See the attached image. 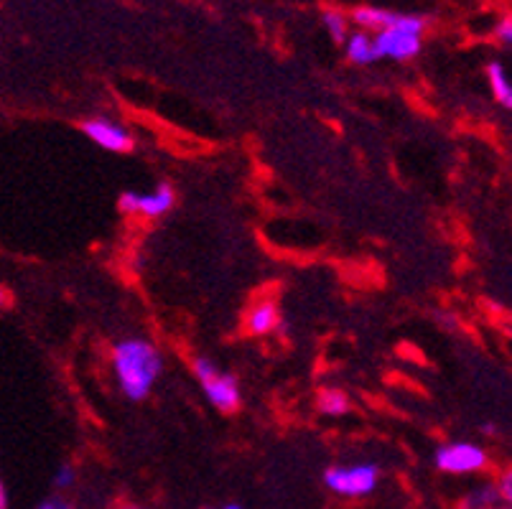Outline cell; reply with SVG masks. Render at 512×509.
Here are the masks:
<instances>
[{"mask_svg":"<svg viewBox=\"0 0 512 509\" xmlns=\"http://www.w3.org/2000/svg\"><path fill=\"white\" fill-rule=\"evenodd\" d=\"M113 367L125 395L130 400H143L164 370V359L153 344L125 339L113 349Z\"/></svg>","mask_w":512,"mask_h":509,"instance_id":"obj_1","label":"cell"},{"mask_svg":"<svg viewBox=\"0 0 512 509\" xmlns=\"http://www.w3.org/2000/svg\"><path fill=\"white\" fill-rule=\"evenodd\" d=\"M423 28H426L423 18L398 13L395 21L372 39L375 54L388 56V59H411V56H416L421 51Z\"/></svg>","mask_w":512,"mask_h":509,"instance_id":"obj_2","label":"cell"},{"mask_svg":"<svg viewBox=\"0 0 512 509\" xmlns=\"http://www.w3.org/2000/svg\"><path fill=\"white\" fill-rule=\"evenodd\" d=\"M194 375L199 377L204 395L214 408L222 413H235L240 408V385L235 377L217 370L207 357L194 359Z\"/></svg>","mask_w":512,"mask_h":509,"instance_id":"obj_3","label":"cell"},{"mask_svg":"<svg viewBox=\"0 0 512 509\" xmlns=\"http://www.w3.org/2000/svg\"><path fill=\"white\" fill-rule=\"evenodd\" d=\"M377 471L375 464H357V466H334L327 471L324 482L339 497L360 499L375 492L377 487Z\"/></svg>","mask_w":512,"mask_h":509,"instance_id":"obj_4","label":"cell"},{"mask_svg":"<svg viewBox=\"0 0 512 509\" xmlns=\"http://www.w3.org/2000/svg\"><path fill=\"white\" fill-rule=\"evenodd\" d=\"M487 454L474 443H446L436 451V466L446 474H474L484 469Z\"/></svg>","mask_w":512,"mask_h":509,"instance_id":"obj_5","label":"cell"},{"mask_svg":"<svg viewBox=\"0 0 512 509\" xmlns=\"http://www.w3.org/2000/svg\"><path fill=\"white\" fill-rule=\"evenodd\" d=\"M174 189L169 184H158L148 194L138 191H125L120 196V212L123 214H143V217H161L174 207Z\"/></svg>","mask_w":512,"mask_h":509,"instance_id":"obj_6","label":"cell"},{"mask_svg":"<svg viewBox=\"0 0 512 509\" xmlns=\"http://www.w3.org/2000/svg\"><path fill=\"white\" fill-rule=\"evenodd\" d=\"M82 130H85V135L92 140V143H97V146L105 148V151L128 153L136 148L133 135H130L125 128H120V125L110 123V120H100V118L87 120V123L82 125Z\"/></svg>","mask_w":512,"mask_h":509,"instance_id":"obj_7","label":"cell"},{"mask_svg":"<svg viewBox=\"0 0 512 509\" xmlns=\"http://www.w3.org/2000/svg\"><path fill=\"white\" fill-rule=\"evenodd\" d=\"M281 324V311H278V303L265 298V301H258L248 311V319H245V326H248L250 334H271L276 326Z\"/></svg>","mask_w":512,"mask_h":509,"instance_id":"obj_8","label":"cell"},{"mask_svg":"<svg viewBox=\"0 0 512 509\" xmlns=\"http://www.w3.org/2000/svg\"><path fill=\"white\" fill-rule=\"evenodd\" d=\"M487 77H490L492 95H495V100L500 102L502 107H507V110H510L512 87H510V79H507V74H505V67H502L500 62H492L490 67H487Z\"/></svg>","mask_w":512,"mask_h":509,"instance_id":"obj_9","label":"cell"},{"mask_svg":"<svg viewBox=\"0 0 512 509\" xmlns=\"http://www.w3.org/2000/svg\"><path fill=\"white\" fill-rule=\"evenodd\" d=\"M347 54H349V59H352V62H357V64H372L377 59V54H375V44H372V39L367 34H352V36H347Z\"/></svg>","mask_w":512,"mask_h":509,"instance_id":"obj_10","label":"cell"},{"mask_svg":"<svg viewBox=\"0 0 512 509\" xmlns=\"http://www.w3.org/2000/svg\"><path fill=\"white\" fill-rule=\"evenodd\" d=\"M398 13L383 11V8H357L355 11V23H360L367 31H383L390 23L395 21Z\"/></svg>","mask_w":512,"mask_h":509,"instance_id":"obj_11","label":"cell"},{"mask_svg":"<svg viewBox=\"0 0 512 509\" xmlns=\"http://www.w3.org/2000/svg\"><path fill=\"white\" fill-rule=\"evenodd\" d=\"M500 507H510V504L500 497L497 487H479L464 499V509H500Z\"/></svg>","mask_w":512,"mask_h":509,"instance_id":"obj_12","label":"cell"},{"mask_svg":"<svg viewBox=\"0 0 512 509\" xmlns=\"http://www.w3.org/2000/svg\"><path fill=\"white\" fill-rule=\"evenodd\" d=\"M319 410L327 415H344L349 410V398L342 390H324L319 395Z\"/></svg>","mask_w":512,"mask_h":509,"instance_id":"obj_13","label":"cell"},{"mask_svg":"<svg viewBox=\"0 0 512 509\" xmlns=\"http://www.w3.org/2000/svg\"><path fill=\"white\" fill-rule=\"evenodd\" d=\"M324 26H327V31L332 34L334 41H344L347 39V21H344L342 13L337 11H327L324 13Z\"/></svg>","mask_w":512,"mask_h":509,"instance_id":"obj_14","label":"cell"},{"mask_svg":"<svg viewBox=\"0 0 512 509\" xmlns=\"http://www.w3.org/2000/svg\"><path fill=\"white\" fill-rule=\"evenodd\" d=\"M74 469L72 466H59V471L54 474V484H57L59 489H69L74 484Z\"/></svg>","mask_w":512,"mask_h":509,"instance_id":"obj_15","label":"cell"},{"mask_svg":"<svg viewBox=\"0 0 512 509\" xmlns=\"http://www.w3.org/2000/svg\"><path fill=\"white\" fill-rule=\"evenodd\" d=\"M495 34H497V39L502 41V44L510 46V41H512V18L510 16H505L500 23H497Z\"/></svg>","mask_w":512,"mask_h":509,"instance_id":"obj_16","label":"cell"},{"mask_svg":"<svg viewBox=\"0 0 512 509\" xmlns=\"http://www.w3.org/2000/svg\"><path fill=\"white\" fill-rule=\"evenodd\" d=\"M497 492H500V497L510 504V499H512V474L510 471H507V474L502 476V482L497 484Z\"/></svg>","mask_w":512,"mask_h":509,"instance_id":"obj_17","label":"cell"},{"mask_svg":"<svg viewBox=\"0 0 512 509\" xmlns=\"http://www.w3.org/2000/svg\"><path fill=\"white\" fill-rule=\"evenodd\" d=\"M36 509H72V507H69L67 499H62V497H51V499H44V502H41L39 507H36Z\"/></svg>","mask_w":512,"mask_h":509,"instance_id":"obj_18","label":"cell"},{"mask_svg":"<svg viewBox=\"0 0 512 509\" xmlns=\"http://www.w3.org/2000/svg\"><path fill=\"white\" fill-rule=\"evenodd\" d=\"M0 509H8V497H6V489L0 484Z\"/></svg>","mask_w":512,"mask_h":509,"instance_id":"obj_19","label":"cell"},{"mask_svg":"<svg viewBox=\"0 0 512 509\" xmlns=\"http://www.w3.org/2000/svg\"><path fill=\"white\" fill-rule=\"evenodd\" d=\"M6 303H8V293L3 291V288H0V308L6 306Z\"/></svg>","mask_w":512,"mask_h":509,"instance_id":"obj_20","label":"cell"},{"mask_svg":"<svg viewBox=\"0 0 512 509\" xmlns=\"http://www.w3.org/2000/svg\"><path fill=\"white\" fill-rule=\"evenodd\" d=\"M118 509H141V507H138V504H123V507H118Z\"/></svg>","mask_w":512,"mask_h":509,"instance_id":"obj_21","label":"cell"},{"mask_svg":"<svg viewBox=\"0 0 512 509\" xmlns=\"http://www.w3.org/2000/svg\"><path fill=\"white\" fill-rule=\"evenodd\" d=\"M225 509H242V507H240V504H227Z\"/></svg>","mask_w":512,"mask_h":509,"instance_id":"obj_22","label":"cell"},{"mask_svg":"<svg viewBox=\"0 0 512 509\" xmlns=\"http://www.w3.org/2000/svg\"><path fill=\"white\" fill-rule=\"evenodd\" d=\"M209 509H214V507H209Z\"/></svg>","mask_w":512,"mask_h":509,"instance_id":"obj_23","label":"cell"}]
</instances>
